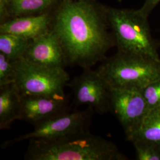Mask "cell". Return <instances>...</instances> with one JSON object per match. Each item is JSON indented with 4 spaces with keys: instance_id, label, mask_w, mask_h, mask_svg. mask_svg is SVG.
Returning a JSON list of instances; mask_svg holds the SVG:
<instances>
[{
    "instance_id": "6da1fadb",
    "label": "cell",
    "mask_w": 160,
    "mask_h": 160,
    "mask_svg": "<svg viewBox=\"0 0 160 160\" xmlns=\"http://www.w3.org/2000/svg\"><path fill=\"white\" fill-rule=\"evenodd\" d=\"M107 8L97 0H62L53 12L52 30L68 64L91 68L116 46Z\"/></svg>"
},
{
    "instance_id": "7a4b0ae2",
    "label": "cell",
    "mask_w": 160,
    "mask_h": 160,
    "mask_svg": "<svg viewBox=\"0 0 160 160\" xmlns=\"http://www.w3.org/2000/svg\"><path fill=\"white\" fill-rule=\"evenodd\" d=\"M29 160H126L115 143L89 130L57 140L29 141Z\"/></svg>"
},
{
    "instance_id": "3957f363",
    "label": "cell",
    "mask_w": 160,
    "mask_h": 160,
    "mask_svg": "<svg viewBox=\"0 0 160 160\" xmlns=\"http://www.w3.org/2000/svg\"><path fill=\"white\" fill-rule=\"evenodd\" d=\"M110 26L118 51L137 54L160 61L157 40L152 36L148 17L140 9L108 7Z\"/></svg>"
},
{
    "instance_id": "277c9868",
    "label": "cell",
    "mask_w": 160,
    "mask_h": 160,
    "mask_svg": "<svg viewBox=\"0 0 160 160\" xmlns=\"http://www.w3.org/2000/svg\"><path fill=\"white\" fill-rule=\"evenodd\" d=\"M109 89L142 91L160 79V61L137 54L117 51L103 60L97 69Z\"/></svg>"
},
{
    "instance_id": "5b68a950",
    "label": "cell",
    "mask_w": 160,
    "mask_h": 160,
    "mask_svg": "<svg viewBox=\"0 0 160 160\" xmlns=\"http://www.w3.org/2000/svg\"><path fill=\"white\" fill-rule=\"evenodd\" d=\"M15 65V83L22 94L67 96L64 89L68 86L70 78L65 68L37 65L23 58L16 61Z\"/></svg>"
},
{
    "instance_id": "8992f818",
    "label": "cell",
    "mask_w": 160,
    "mask_h": 160,
    "mask_svg": "<svg viewBox=\"0 0 160 160\" xmlns=\"http://www.w3.org/2000/svg\"><path fill=\"white\" fill-rule=\"evenodd\" d=\"M93 109H87L67 112L34 125L32 131L20 135L3 143V147L12 146L24 141H48L57 140L88 130Z\"/></svg>"
},
{
    "instance_id": "52a82bcc",
    "label": "cell",
    "mask_w": 160,
    "mask_h": 160,
    "mask_svg": "<svg viewBox=\"0 0 160 160\" xmlns=\"http://www.w3.org/2000/svg\"><path fill=\"white\" fill-rule=\"evenodd\" d=\"M110 110H113L122 126L126 139L137 131L149 112L141 91L133 89L112 88Z\"/></svg>"
},
{
    "instance_id": "ba28073f",
    "label": "cell",
    "mask_w": 160,
    "mask_h": 160,
    "mask_svg": "<svg viewBox=\"0 0 160 160\" xmlns=\"http://www.w3.org/2000/svg\"><path fill=\"white\" fill-rule=\"evenodd\" d=\"M83 72L68 83L75 105H86L94 112L105 114L110 110L109 87L97 70L83 69Z\"/></svg>"
},
{
    "instance_id": "9c48e42d",
    "label": "cell",
    "mask_w": 160,
    "mask_h": 160,
    "mask_svg": "<svg viewBox=\"0 0 160 160\" xmlns=\"http://www.w3.org/2000/svg\"><path fill=\"white\" fill-rule=\"evenodd\" d=\"M20 120L36 125L69 112V100L67 96L49 97L42 95L22 94Z\"/></svg>"
},
{
    "instance_id": "30bf717a",
    "label": "cell",
    "mask_w": 160,
    "mask_h": 160,
    "mask_svg": "<svg viewBox=\"0 0 160 160\" xmlns=\"http://www.w3.org/2000/svg\"><path fill=\"white\" fill-rule=\"evenodd\" d=\"M23 58L30 63L44 67L65 68L68 64L62 47L52 29L30 41Z\"/></svg>"
},
{
    "instance_id": "8fae6325",
    "label": "cell",
    "mask_w": 160,
    "mask_h": 160,
    "mask_svg": "<svg viewBox=\"0 0 160 160\" xmlns=\"http://www.w3.org/2000/svg\"><path fill=\"white\" fill-rule=\"evenodd\" d=\"M52 12L12 18L0 24V33L16 34L34 40L51 30Z\"/></svg>"
},
{
    "instance_id": "7c38bea8",
    "label": "cell",
    "mask_w": 160,
    "mask_h": 160,
    "mask_svg": "<svg viewBox=\"0 0 160 160\" xmlns=\"http://www.w3.org/2000/svg\"><path fill=\"white\" fill-rule=\"evenodd\" d=\"M22 93L16 84L0 87V129H9L12 123L20 120Z\"/></svg>"
},
{
    "instance_id": "4fadbf2b",
    "label": "cell",
    "mask_w": 160,
    "mask_h": 160,
    "mask_svg": "<svg viewBox=\"0 0 160 160\" xmlns=\"http://www.w3.org/2000/svg\"><path fill=\"white\" fill-rule=\"evenodd\" d=\"M62 0H10L9 15L14 17L38 16L52 12Z\"/></svg>"
},
{
    "instance_id": "5bb4252c",
    "label": "cell",
    "mask_w": 160,
    "mask_h": 160,
    "mask_svg": "<svg viewBox=\"0 0 160 160\" xmlns=\"http://www.w3.org/2000/svg\"><path fill=\"white\" fill-rule=\"evenodd\" d=\"M128 141L150 143L160 148V109L150 111L139 129Z\"/></svg>"
},
{
    "instance_id": "9a60e30c",
    "label": "cell",
    "mask_w": 160,
    "mask_h": 160,
    "mask_svg": "<svg viewBox=\"0 0 160 160\" xmlns=\"http://www.w3.org/2000/svg\"><path fill=\"white\" fill-rule=\"evenodd\" d=\"M30 40L10 33H0V53L12 61L22 58Z\"/></svg>"
},
{
    "instance_id": "2e32d148",
    "label": "cell",
    "mask_w": 160,
    "mask_h": 160,
    "mask_svg": "<svg viewBox=\"0 0 160 160\" xmlns=\"http://www.w3.org/2000/svg\"><path fill=\"white\" fill-rule=\"evenodd\" d=\"M15 61L0 53V87L15 82L16 75Z\"/></svg>"
},
{
    "instance_id": "e0dca14e",
    "label": "cell",
    "mask_w": 160,
    "mask_h": 160,
    "mask_svg": "<svg viewBox=\"0 0 160 160\" xmlns=\"http://www.w3.org/2000/svg\"><path fill=\"white\" fill-rule=\"evenodd\" d=\"M133 143L138 160H160V148L152 144L142 142Z\"/></svg>"
},
{
    "instance_id": "ac0fdd59",
    "label": "cell",
    "mask_w": 160,
    "mask_h": 160,
    "mask_svg": "<svg viewBox=\"0 0 160 160\" xmlns=\"http://www.w3.org/2000/svg\"><path fill=\"white\" fill-rule=\"evenodd\" d=\"M149 112L160 109V79L149 84L141 91Z\"/></svg>"
},
{
    "instance_id": "d6986e66",
    "label": "cell",
    "mask_w": 160,
    "mask_h": 160,
    "mask_svg": "<svg viewBox=\"0 0 160 160\" xmlns=\"http://www.w3.org/2000/svg\"><path fill=\"white\" fill-rule=\"evenodd\" d=\"M160 2V0H145L143 5L139 9L143 15L149 17L151 13Z\"/></svg>"
},
{
    "instance_id": "ffe728a7",
    "label": "cell",
    "mask_w": 160,
    "mask_h": 160,
    "mask_svg": "<svg viewBox=\"0 0 160 160\" xmlns=\"http://www.w3.org/2000/svg\"><path fill=\"white\" fill-rule=\"evenodd\" d=\"M9 1L0 0V24L5 22L10 18L8 12Z\"/></svg>"
},
{
    "instance_id": "44dd1931",
    "label": "cell",
    "mask_w": 160,
    "mask_h": 160,
    "mask_svg": "<svg viewBox=\"0 0 160 160\" xmlns=\"http://www.w3.org/2000/svg\"><path fill=\"white\" fill-rule=\"evenodd\" d=\"M157 43H158V45L160 46V40H157Z\"/></svg>"
},
{
    "instance_id": "7402d4cb",
    "label": "cell",
    "mask_w": 160,
    "mask_h": 160,
    "mask_svg": "<svg viewBox=\"0 0 160 160\" xmlns=\"http://www.w3.org/2000/svg\"><path fill=\"white\" fill-rule=\"evenodd\" d=\"M117 1H118V2H122V0H117Z\"/></svg>"
}]
</instances>
